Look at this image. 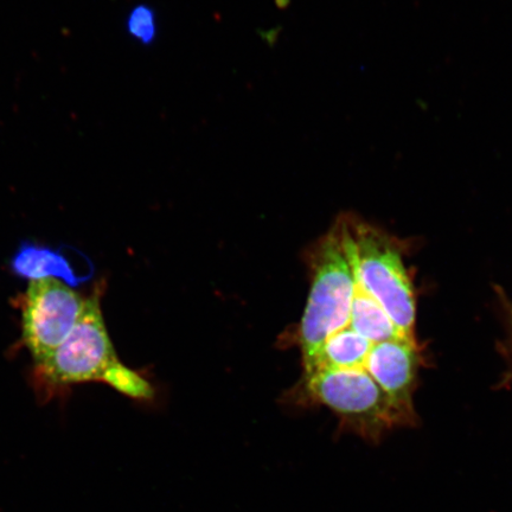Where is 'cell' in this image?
Wrapping results in <instances>:
<instances>
[{"mask_svg":"<svg viewBox=\"0 0 512 512\" xmlns=\"http://www.w3.org/2000/svg\"><path fill=\"white\" fill-rule=\"evenodd\" d=\"M310 293L298 330L305 375L312 373L326 339L350 322L355 278L338 223L306 254Z\"/></svg>","mask_w":512,"mask_h":512,"instance_id":"1","label":"cell"},{"mask_svg":"<svg viewBox=\"0 0 512 512\" xmlns=\"http://www.w3.org/2000/svg\"><path fill=\"white\" fill-rule=\"evenodd\" d=\"M300 405L329 408L341 430L377 443L393 428L415 424L414 412L398 405L366 369L318 370L305 375Z\"/></svg>","mask_w":512,"mask_h":512,"instance_id":"2","label":"cell"},{"mask_svg":"<svg viewBox=\"0 0 512 512\" xmlns=\"http://www.w3.org/2000/svg\"><path fill=\"white\" fill-rule=\"evenodd\" d=\"M355 281L415 341V299L399 247L382 230L352 214L336 220Z\"/></svg>","mask_w":512,"mask_h":512,"instance_id":"3","label":"cell"},{"mask_svg":"<svg viewBox=\"0 0 512 512\" xmlns=\"http://www.w3.org/2000/svg\"><path fill=\"white\" fill-rule=\"evenodd\" d=\"M119 361L101 310V291L86 299L82 315L59 348L36 364L35 379L41 399L72 384L102 381L106 371Z\"/></svg>","mask_w":512,"mask_h":512,"instance_id":"4","label":"cell"},{"mask_svg":"<svg viewBox=\"0 0 512 512\" xmlns=\"http://www.w3.org/2000/svg\"><path fill=\"white\" fill-rule=\"evenodd\" d=\"M85 304L86 299L60 280L30 281L21 302L22 342L36 364L66 341Z\"/></svg>","mask_w":512,"mask_h":512,"instance_id":"5","label":"cell"},{"mask_svg":"<svg viewBox=\"0 0 512 512\" xmlns=\"http://www.w3.org/2000/svg\"><path fill=\"white\" fill-rule=\"evenodd\" d=\"M12 273L23 279H56L70 286H80L93 278L94 266L78 249L43 246L24 240L10 261Z\"/></svg>","mask_w":512,"mask_h":512,"instance_id":"6","label":"cell"},{"mask_svg":"<svg viewBox=\"0 0 512 512\" xmlns=\"http://www.w3.org/2000/svg\"><path fill=\"white\" fill-rule=\"evenodd\" d=\"M418 364L416 342L399 338L373 344L366 370L399 406L414 412L412 392Z\"/></svg>","mask_w":512,"mask_h":512,"instance_id":"7","label":"cell"},{"mask_svg":"<svg viewBox=\"0 0 512 512\" xmlns=\"http://www.w3.org/2000/svg\"><path fill=\"white\" fill-rule=\"evenodd\" d=\"M349 326L371 344L399 338L408 339L394 324L387 312L383 310V307L373 297L369 296L356 281ZM408 341H411V339H408Z\"/></svg>","mask_w":512,"mask_h":512,"instance_id":"8","label":"cell"},{"mask_svg":"<svg viewBox=\"0 0 512 512\" xmlns=\"http://www.w3.org/2000/svg\"><path fill=\"white\" fill-rule=\"evenodd\" d=\"M371 347L373 344L347 326L326 339L312 373L318 370L366 369Z\"/></svg>","mask_w":512,"mask_h":512,"instance_id":"9","label":"cell"},{"mask_svg":"<svg viewBox=\"0 0 512 512\" xmlns=\"http://www.w3.org/2000/svg\"><path fill=\"white\" fill-rule=\"evenodd\" d=\"M101 382L108 384L117 392L133 400L151 401L155 396V390H153L150 382L145 380L137 371L124 366L120 361L115 362L106 371Z\"/></svg>","mask_w":512,"mask_h":512,"instance_id":"10","label":"cell"},{"mask_svg":"<svg viewBox=\"0 0 512 512\" xmlns=\"http://www.w3.org/2000/svg\"><path fill=\"white\" fill-rule=\"evenodd\" d=\"M126 30L127 34L142 46H151L158 37L157 12L149 5H137L127 16Z\"/></svg>","mask_w":512,"mask_h":512,"instance_id":"11","label":"cell"}]
</instances>
